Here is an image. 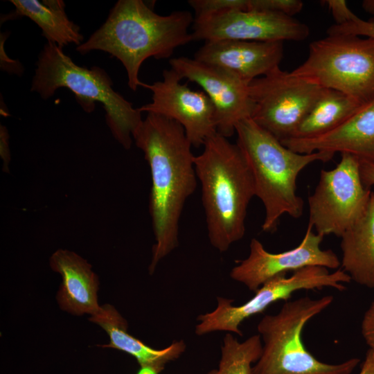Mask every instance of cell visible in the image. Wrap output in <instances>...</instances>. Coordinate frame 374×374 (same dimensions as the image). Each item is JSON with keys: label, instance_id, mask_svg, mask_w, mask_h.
I'll return each instance as SVG.
<instances>
[{"label": "cell", "instance_id": "cell-23", "mask_svg": "<svg viewBox=\"0 0 374 374\" xmlns=\"http://www.w3.org/2000/svg\"><path fill=\"white\" fill-rule=\"evenodd\" d=\"M188 3L194 10V19L223 10L249 9V0H189Z\"/></svg>", "mask_w": 374, "mask_h": 374}, {"label": "cell", "instance_id": "cell-9", "mask_svg": "<svg viewBox=\"0 0 374 374\" xmlns=\"http://www.w3.org/2000/svg\"><path fill=\"white\" fill-rule=\"evenodd\" d=\"M371 190L366 188L359 172V159L341 153L333 169L322 170L314 193L308 198V225L323 235L341 237L362 215Z\"/></svg>", "mask_w": 374, "mask_h": 374}, {"label": "cell", "instance_id": "cell-10", "mask_svg": "<svg viewBox=\"0 0 374 374\" xmlns=\"http://www.w3.org/2000/svg\"><path fill=\"white\" fill-rule=\"evenodd\" d=\"M324 89L277 68L249 82L251 118L281 142L293 136Z\"/></svg>", "mask_w": 374, "mask_h": 374}, {"label": "cell", "instance_id": "cell-14", "mask_svg": "<svg viewBox=\"0 0 374 374\" xmlns=\"http://www.w3.org/2000/svg\"><path fill=\"white\" fill-rule=\"evenodd\" d=\"M312 229L308 225L297 247L276 253L267 251L258 240L252 238L248 257L238 261L231 269L230 277L255 292L271 278L308 266L338 269L340 260L332 250L321 248L323 236L314 233Z\"/></svg>", "mask_w": 374, "mask_h": 374}, {"label": "cell", "instance_id": "cell-7", "mask_svg": "<svg viewBox=\"0 0 374 374\" xmlns=\"http://www.w3.org/2000/svg\"><path fill=\"white\" fill-rule=\"evenodd\" d=\"M291 73L365 103L374 98V38L328 35L310 44L307 59Z\"/></svg>", "mask_w": 374, "mask_h": 374}, {"label": "cell", "instance_id": "cell-20", "mask_svg": "<svg viewBox=\"0 0 374 374\" xmlns=\"http://www.w3.org/2000/svg\"><path fill=\"white\" fill-rule=\"evenodd\" d=\"M10 2L15 9L4 15L1 21L26 17L41 28L47 42L62 48L70 44L78 46L83 43L80 28L68 18L63 1L11 0Z\"/></svg>", "mask_w": 374, "mask_h": 374}, {"label": "cell", "instance_id": "cell-6", "mask_svg": "<svg viewBox=\"0 0 374 374\" xmlns=\"http://www.w3.org/2000/svg\"><path fill=\"white\" fill-rule=\"evenodd\" d=\"M333 300L331 295L315 299L303 296L286 301L276 314L264 316L257 326L262 350L252 374H351L360 362L359 358L325 363L310 353L302 341L305 325Z\"/></svg>", "mask_w": 374, "mask_h": 374}, {"label": "cell", "instance_id": "cell-32", "mask_svg": "<svg viewBox=\"0 0 374 374\" xmlns=\"http://www.w3.org/2000/svg\"><path fill=\"white\" fill-rule=\"evenodd\" d=\"M138 374H155V373L150 370L141 369V371Z\"/></svg>", "mask_w": 374, "mask_h": 374}, {"label": "cell", "instance_id": "cell-15", "mask_svg": "<svg viewBox=\"0 0 374 374\" xmlns=\"http://www.w3.org/2000/svg\"><path fill=\"white\" fill-rule=\"evenodd\" d=\"M283 57V42L224 39L204 42L194 59L231 71L249 83L279 68Z\"/></svg>", "mask_w": 374, "mask_h": 374}, {"label": "cell", "instance_id": "cell-4", "mask_svg": "<svg viewBox=\"0 0 374 374\" xmlns=\"http://www.w3.org/2000/svg\"><path fill=\"white\" fill-rule=\"evenodd\" d=\"M237 145L251 168L256 196L265 208L262 230L272 233L277 230L284 214L299 218L303 214V201L296 194L299 173L315 161L327 162L335 154L315 152H296L283 145L270 133L251 118L240 121L235 126Z\"/></svg>", "mask_w": 374, "mask_h": 374}, {"label": "cell", "instance_id": "cell-25", "mask_svg": "<svg viewBox=\"0 0 374 374\" xmlns=\"http://www.w3.org/2000/svg\"><path fill=\"white\" fill-rule=\"evenodd\" d=\"M327 35H352L374 38V19L356 21L344 24L332 25L327 30Z\"/></svg>", "mask_w": 374, "mask_h": 374}, {"label": "cell", "instance_id": "cell-24", "mask_svg": "<svg viewBox=\"0 0 374 374\" xmlns=\"http://www.w3.org/2000/svg\"><path fill=\"white\" fill-rule=\"evenodd\" d=\"M303 6L301 0H249V10L269 11L290 17L300 12Z\"/></svg>", "mask_w": 374, "mask_h": 374}, {"label": "cell", "instance_id": "cell-22", "mask_svg": "<svg viewBox=\"0 0 374 374\" xmlns=\"http://www.w3.org/2000/svg\"><path fill=\"white\" fill-rule=\"evenodd\" d=\"M262 343L260 335L239 341L231 333L223 338L218 367L207 374H252L253 364L260 358Z\"/></svg>", "mask_w": 374, "mask_h": 374}, {"label": "cell", "instance_id": "cell-26", "mask_svg": "<svg viewBox=\"0 0 374 374\" xmlns=\"http://www.w3.org/2000/svg\"><path fill=\"white\" fill-rule=\"evenodd\" d=\"M321 2L328 6L336 25H344L359 19L348 8L345 0H326Z\"/></svg>", "mask_w": 374, "mask_h": 374}, {"label": "cell", "instance_id": "cell-27", "mask_svg": "<svg viewBox=\"0 0 374 374\" xmlns=\"http://www.w3.org/2000/svg\"><path fill=\"white\" fill-rule=\"evenodd\" d=\"M361 332L369 350L374 353V299L364 314Z\"/></svg>", "mask_w": 374, "mask_h": 374}, {"label": "cell", "instance_id": "cell-8", "mask_svg": "<svg viewBox=\"0 0 374 374\" xmlns=\"http://www.w3.org/2000/svg\"><path fill=\"white\" fill-rule=\"evenodd\" d=\"M350 281L348 274L341 269L330 272L328 268L321 266L303 267L288 277L286 274H280L264 283L251 299L241 305H233V299L217 297L216 308L197 317L199 323L195 332L197 335H204L226 331L242 336L239 326L243 321L264 312L278 301H288L294 292L324 287L344 291L346 289L345 284Z\"/></svg>", "mask_w": 374, "mask_h": 374}, {"label": "cell", "instance_id": "cell-31", "mask_svg": "<svg viewBox=\"0 0 374 374\" xmlns=\"http://www.w3.org/2000/svg\"><path fill=\"white\" fill-rule=\"evenodd\" d=\"M363 9L373 16L374 19V0H364L362 3Z\"/></svg>", "mask_w": 374, "mask_h": 374}, {"label": "cell", "instance_id": "cell-21", "mask_svg": "<svg viewBox=\"0 0 374 374\" xmlns=\"http://www.w3.org/2000/svg\"><path fill=\"white\" fill-rule=\"evenodd\" d=\"M362 104L342 92L325 89L291 138L308 139L327 133L341 125Z\"/></svg>", "mask_w": 374, "mask_h": 374}, {"label": "cell", "instance_id": "cell-19", "mask_svg": "<svg viewBox=\"0 0 374 374\" xmlns=\"http://www.w3.org/2000/svg\"><path fill=\"white\" fill-rule=\"evenodd\" d=\"M340 238L341 269L357 284L374 289V191L364 213Z\"/></svg>", "mask_w": 374, "mask_h": 374}, {"label": "cell", "instance_id": "cell-11", "mask_svg": "<svg viewBox=\"0 0 374 374\" xmlns=\"http://www.w3.org/2000/svg\"><path fill=\"white\" fill-rule=\"evenodd\" d=\"M193 39L212 42L232 39L257 42L302 41L308 26L283 14L258 10H228L194 19Z\"/></svg>", "mask_w": 374, "mask_h": 374}, {"label": "cell", "instance_id": "cell-30", "mask_svg": "<svg viewBox=\"0 0 374 374\" xmlns=\"http://www.w3.org/2000/svg\"><path fill=\"white\" fill-rule=\"evenodd\" d=\"M359 374H374V353L368 350Z\"/></svg>", "mask_w": 374, "mask_h": 374}, {"label": "cell", "instance_id": "cell-17", "mask_svg": "<svg viewBox=\"0 0 374 374\" xmlns=\"http://www.w3.org/2000/svg\"><path fill=\"white\" fill-rule=\"evenodd\" d=\"M50 265L62 278L57 301L64 310L76 315H93L99 310L98 278L87 260L73 251L60 249L52 254Z\"/></svg>", "mask_w": 374, "mask_h": 374}, {"label": "cell", "instance_id": "cell-13", "mask_svg": "<svg viewBox=\"0 0 374 374\" xmlns=\"http://www.w3.org/2000/svg\"><path fill=\"white\" fill-rule=\"evenodd\" d=\"M169 63L182 79L199 84L210 98L220 134L226 138L233 136L240 121L251 118L255 104L249 93V83L237 74L188 57H174Z\"/></svg>", "mask_w": 374, "mask_h": 374}, {"label": "cell", "instance_id": "cell-3", "mask_svg": "<svg viewBox=\"0 0 374 374\" xmlns=\"http://www.w3.org/2000/svg\"><path fill=\"white\" fill-rule=\"evenodd\" d=\"M195 157L202 188L208 236L211 245L224 252L245 233L247 208L256 196L253 175L237 143L216 132Z\"/></svg>", "mask_w": 374, "mask_h": 374}, {"label": "cell", "instance_id": "cell-28", "mask_svg": "<svg viewBox=\"0 0 374 374\" xmlns=\"http://www.w3.org/2000/svg\"><path fill=\"white\" fill-rule=\"evenodd\" d=\"M0 154L3 161V171L8 172L10 154L9 148V134L6 127L0 126Z\"/></svg>", "mask_w": 374, "mask_h": 374}, {"label": "cell", "instance_id": "cell-12", "mask_svg": "<svg viewBox=\"0 0 374 374\" xmlns=\"http://www.w3.org/2000/svg\"><path fill=\"white\" fill-rule=\"evenodd\" d=\"M163 79L152 84L141 82L140 86L152 91V102L139 110L153 113L172 119L184 129L195 148L203 146L205 141L217 132L215 107L204 91H194L173 69H165Z\"/></svg>", "mask_w": 374, "mask_h": 374}, {"label": "cell", "instance_id": "cell-18", "mask_svg": "<svg viewBox=\"0 0 374 374\" xmlns=\"http://www.w3.org/2000/svg\"><path fill=\"white\" fill-rule=\"evenodd\" d=\"M89 320L98 324L108 334L110 343L105 346L124 351L136 358L141 368L159 374L166 365L177 359L186 350L183 340L173 341L168 347L157 350L149 347L127 331L126 321L111 305L100 306Z\"/></svg>", "mask_w": 374, "mask_h": 374}, {"label": "cell", "instance_id": "cell-16", "mask_svg": "<svg viewBox=\"0 0 374 374\" xmlns=\"http://www.w3.org/2000/svg\"><path fill=\"white\" fill-rule=\"evenodd\" d=\"M281 143L301 154L320 151L348 153L374 163V98L327 133L308 139H287Z\"/></svg>", "mask_w": 374, "mask_h": 374}, {"label": "cell", "instance_id": "cell-1", "mask_svg": "<svg viewBox=\"0 0 374 374\" xmlns=\"http://www.w3.org/2000/svg\"><path fill=\"white\" fill-rule=\"evenodd\" d=\"M133 140L151 172L149 211L155 238L149 271L179 244V225L184 204L197 186L192 144L184 127L161 115L148 113Z\"/></svg>", "mask_w": 374, "mask_h": 374}, {"label": "cell", "instance_id": "cell-2", "mask_svg": "<svg viewBox=\"0 0 374 374\" xmlns=\"http://www.w3.org/2000/svg\"><path fill=\"white\" fill-rule=\"evenodd\" d=\"M193 22L189 11L160 15L142 0H119L104 24L76 51H102L115 57L126 71L128 87L136 91L143 62L168 58L177 47L194 41L188 32Z\"/></svg>", "mask_w": 374, "mask_h": 374}, {"label": "cell", "instance_id": "cell-29", "mask_svg": "<svg viewBox=\"0 0 374 374\" xmlns=\"http://www.w3.org/2000/svg\"><path fill=\"white\" fill-rule=\"evenodd\" d=\"M359 172L364 186L371 189L374 186V163L359 159Z\"/></svg>", "mask_w": 374, "mask_h": 374}, {"label": "cell", "instance_id": "cell-5", "mask_svg": "<svg viewBox=\"0 0 374 374\" xmlns=\"http://www.w3.org/2000/svg\"><path fill=\"white\" fill-rule=\"evenodd\" d=\"M107 72L98 67L80 66L56 44L47 42L40 52L31 82V91L44 100L61 87L69 89L87 113L96 102L103 105L107 126L114 138L126 150L131 148L134 132L142 124L141 112L112 88Z\"/></svg>", "mask_w": 374, "mask_h": 374}]
</instances>
